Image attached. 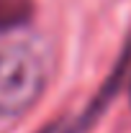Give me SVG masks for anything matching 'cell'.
<instances>
[{
  "mask_svg": "<svg viewBox=\"0 0 131 133\" xmlns=\"http://www.w3.org/2000/svg\"><path fill=\"white\" fill-rule=\"evenodd\" d=\"M121 64L126 66V59H123ZM123 66H121V69H123ZM121 69H118V72L113 74V79L108 82V90H105V92L100 95V100L95 102V105H90V110H87V113H85L82 118H77V120H59V123L49 125L46 131H41V133H80V131H85V125H87V123L93 120V115H95L100 108L105 105V100H108V97H111V95L116 92V84H118V79H121Z\"/></svg>",
  "mask_w": 131,
  "mask_h": 133,
  "instance_id": "obj_2",
  "label": "cell"
},
{
  "mask_svg": "<svg viewBox=\"0 0 131 133\" xmlns=\"http://www.w3.org/2000/svg\"><path fill=\"white\" fill-rule=\"evenodd\" d=\"M31 0H0V31H13L31 16Z\"/></svg>",
  "mask_w": 131,
  "mask_h": 133,
  "instance_id": "obj_3",
  "label": "cell"
},
{
  "mask_svg": "<svg viewBox=\"0 0 131 133\" xmlns=\"http://www.w3.org/2000/svg\"><path fill=\"white\" fill-rule=\"evenodd\" d=\"M49 82V54L31 41H13L0 49V115L16 118L31 110Z\"/></svg>",
  "mask_w": 131,
  "mask_h": 133,
  "instance_id": "obj_1",
  "label": "cell"
}]
</instances>
